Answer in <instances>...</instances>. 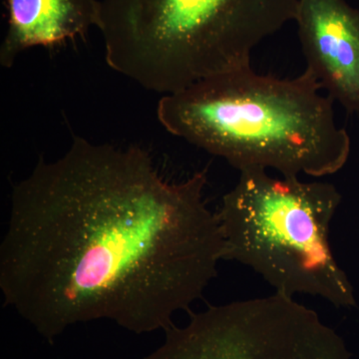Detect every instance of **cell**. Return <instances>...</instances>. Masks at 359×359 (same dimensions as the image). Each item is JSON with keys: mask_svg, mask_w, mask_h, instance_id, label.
<instances>
[{"mask_svg": "<svg viewBox=\"0 0 359 359\" xmlns=\"http://www.w3.org/2000/svg\"><path fill=\"white\" fill-rule=\"evenodd\" d=\"M207 171L165 179L139 146L73 135L13 186L0 245L4 304L49 342L77 323L173 327L218 273L224 238Z\"/></svg>", "mask_w": 359, "mask_h": 359, "instance_id": "obj_1", "label": "cell"}, {"mask_svg": "<svg viewBox=\"0 0 359 359\" xmlns=\"http://www.w3.org/2000/svg\"><path fill=\"white\" fill-rule=\"evenodd\" d=\"M334 103L306 69L278 78L250 66L162 95L156 113L170 134L238 171L262 167L283 177H323L340 171L351 155Z\"/></svg>", "mask_w": 359, "mask_h": 359, "instance_id": "obj_2", "label": "cell"}, {"mask_svg": "<svg viewBox=\"0 0 359 359\" xmlns=\"http://www.w3.org/2000/svg\"><path fill=\"white\" fill-rule=\"evenodd\" d=\"M297 0H101L105 60L149 91L175 93L250 67L252 51L294 21Z\"/></svg>", "mask_w": 359, "mask_h": 359, "instance_id": "obj_3", "label": "cell"}, {"mask_svg": "<svg viewBox=\"0 0 359 359\" xmlns=\"http://www.w3.org/2000/svg\"><path fill=\"white\" fill-rule=\"evenodd\" d=\"M341 200L337 187L327 182L275 178L262 167L241 170L217 211L224 261L249 266L278 294L313 295L337 308L355 306L353 285L330 243V224Z\"/></svg>", "mask_w": 359, "mask_h": 359, "instance_id": "obj_4", "label": "cell"}, {"mask_svg": "<svg viewBox=\"0 0 359 359\" xmlns=\"http://www.w3.org/2000/svg\"><path fill=\"white\" fill-rule=\"evenodd\" d=\"M190 314L143 359H349L316 311L278 292Z\"/></svg>", "mask_w": 359, "mask_h": 359, "instance_id": "obj_5", "label": "cell"}, {"mask_svg": "<svg viewBox=\"0 0 359 359\" xmlns=\"http://www.w3.org/2000/svg\"><path fill=\"white\" fill-rule=\"evenodd\" d=\"M306 69L346 112L359 114V8L346 0H297Z\"/></svg>", "mask_w": 359, "mask_h": 359, "instance_id": "obj_6", "label": "cell"}, {"mask_svg": "<svg viewBox=\"0 0 359 359\" xmlns=\"http://www.w3.org/2000/svg\"><path fill=\"white\" fill-rule=\"evenodd\" d=\"M7 26L0 65L11 68L23 52L86 39L100 25L101 0H6Z\"/></svg>", "mask_w": 359, "mask_h": 359, "instance_id": "obj_7", "label": "cell"}]
</instances>
